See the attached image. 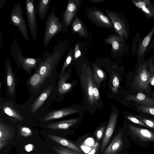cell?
<instances>
[{
    "mask_svg": "<svg viewBox=\"0 0 154 154\" xmlns=\"http://www.w3.org/2000/svg\"><path fill=\"white\" fill-rule=\"evenodd\" d=\"M92 66L93 77L97 86L99 88L100 83L105 78V74L103 70L96 65L93 64Z\"/></svg>",
    "mask_w": 154,
    "mask_h": 154,
    "instance_id": "cell-27",
    "label": "cell"
},
{
    "mask_svg": "<svg viewBox=\"0 0 154 154\" xmlns=\"http://www.w3.org/2000/svg\"><path fill=\"white\" fill-rule=\"evenodd\" d=\"M60 15L57 17L55 5H54L47 18L45 22L43 45L46 47L53 37L59 32L67 33L68 31L63 27L60 22Z\"/></svg>",
    "mask_w": 154,
    "mask_h": 154,
    "instance_id": "cell-3",
    "label": "cell"
},
{
    "mask_svg": "<svg viewBox=\"0 0 154 154\" xmlns=\"http://www.w3.org/2000/svg\"><path fill=\"white\" fill-rule=\"evenodd\" d=\"M81 83L89 104L93 106L94 103L93 88L94 80L92 70L89 66H82L80 76Z\"/></svg>",
    "mask_w": 154,
    "mask_h": 154,
    "instance_id": "cell-7",
    "label": "cell"
},
{
    "mask_svg": "<svg viewBox=\"0 0 154 154\" xmlns=\"http://www.w3.org/2000/svg\"><path fill=\"white\" fill-rule=\"evenodd\" d=\"M125 41L116 33L109 35L104 39L106 44L111 45L112 52L120 56L128 53V46Z\"/></svg>",
    "mask_w": 154,
    "mask_h": 154,
    "instance_id": "cell-11",
    "label": "cell"
},
{
    "mask_svg": "<svg viewBox=\"0 0 154 154\" xmlns=\"http://www.w3.org/2000/svg\"><path fill=\"white\" fill-rule=\"evenodd\" d=\"M50 0H39L36 5V9L40 20L45 19L49 10Z\"/></svg>",
    "mask_w": 154,
    "mask_h": 154,
    "instance_id": "cell-24",
    "label": "cell"
},
{
    "mask_svg": "<svg viewBox=\"0 0 154 154\" xmlns=\"http://www.w3.org/2000/svg\"><path fill=\"white\" fill-rule=\"evenodd\" d=\"M5 68L7 74V86L9 93L12 95H13L15 91L14 77L10 60L5 55Z\"/></svg>",
    "mask_w": 154,
    "mask_h": 154,
    "instance_id": "cell-19",
    "label": "cell"
},
{
    "mask_svg": "<svg viewBox=\"0 0 154 154\" xmlns=\"http://www.w3.org/2000/svg\"><path fill=\"white\" fill-rule=\"evenodd\" d=\"M47 137L50 140L63 146L74 150L81 153V149L75 144L68 140L52 134H48Z\"/></svg>",
    "mask_w": 154,
    "mask_h": 154,
    "instance_id": "cell-21",
    "label": "cell"
},
{
    "mask_svg": "<svg viewBox=\"0 0 154 154\" xmlns=\"http://www.w3.org/2000/svg\"><path fill=\"white\" fill-rule=\"evenodd\" d=\"M106 13L116 31L125 41H128L130 35L128 20L123 14L118 12L106 10Z\"/></svg>",
    "mask_w": 154,
    "mask_h": 154,
    "instance_id": "cell-5",
    "label": "cell"
},
{
    "mask_svg": "<svg viewBox=\"0 0 154 154\" xmlns=\"http://www.w3.org/2000/svg\"><path fill=\"white\" fill-rule=\"evenodd\" d=\"M151 47L152 48H153L154 49V39H152L151 43Z\"/></svg>",
    "mask_w": 154,
    "mask_h": 154,
    "instance_id": "cell-47",
    "label": "cell"
},
{
    "mask_svg": "<svg viewBox=\"0 0 154 154\" xmlns=\"http://www.w3.org/2000/svg\"><path fill=\"white\" fill-rule=\"evenodd\" d=\"M152 18L154 19V16H153Z\"/></svg>",
    "mask_w": 154,
    "mask_h": 154,
    "instance_id": "cell-48",
    "label": "cell"
},
{
    "mask_svg": "<svg viewBox=\"0 0 154 154\" xmlns=\"http://www.w3.org/2000/svg\"><path fill=\"white\" fill-rule=\"evenodd\" d=\"M3 112L7 115L19 120H22L23 117L19 111L12 106L5 105L2 106Z\"/></svg>",
    "mask_w": 154,
    "mask_h": 154,
    "instance_id": "cell-28",
    "label": "cell"
},
{
    "mask_svg": "<svg viewBox=\"0 0 154 154\" xmlns=\"http://www.w3.org/2000/svg\"><path fill=\"white\" fill-rule=\"evenodd\" d=\"M154 34V25L148 35L141 41L137 50V60L136 64L143 62L150 49L152 48L151 43Z\"/></svg>",
    "mask_w": 154,
    "mask_h": 154,
    "instance_id": "cell-14",
    "label": "cell"
},
{
    "mask_svg": "<svg viewBox=\"0 0 154 154\" xmlns=\"http://www.w3.org/2000/svg\"><path fill=\"white\" fill-rule=\"evenodd\" d=\"M118 117V114L116 112H113L111 114L101 144L100 152L102 153L105 149L112 136L117 122Z\"/></svg>",
    "mask_w": 154,
    "mask_h": 154,
    "instance_id": "cell-15",
    "label": "cell"
},
{
    "mask_svg": "<svg viewBox=\"0 0 154 154\" xmlns=\"http://www.w3.org/2000/svg\"><path fill=\"white\" fill-rule=\"evenodd\" d=\"M44 81L41 75L36 71L31 77L29 84L33 90L38 89Z\"/></svg>",
    "mask_w": 154,
    "mask_h": 154,
    "instance_id": "cell-29",
    "label": "cell"
},
{
    "mask_svg": "<svg viewBox=\"0 0 154 154\" xmlns=\"http://www.w3.org/2000/svg\"><path fill=\"white\" fill-rule=\"evenodd\" d=\"M127 126L131 136L136 142H154V133L152 131L132 124H128Z\"/></svg>",
    "mask_w": 154,
    "mask_h": 154,
    "instance_id": "cell-10",
    "label": "cell"
},
{
    "mask_svg": "<svg viewBox=\"0 0 154 154\" xmlns=\"http://www.w3.org/2000/svg\"><path fill=\"white\" fill-rule=\"evenodd\" d=\"M20 132L23 137H27L31 135L32 134V131L29 128L22 126L20 128Z\"/></svg>",
    "mask_w": 154,
    "mask_h": 154,
    "instance_id": "cell-38",
    "label": "cell"
},
{
    "mask_svg": "<svg viewBox=\"0 0 154 154\" xmlns=\"http://www.w3.org/2000/svg\"><path fill=\"white\" fill-rule=\"evenodd\" d=\"M71 29L73 33L79 36L86 38L88 37L87 28L81 19L76 15L71 23Z\"/></svg>",
    "mask_w": 154,
    "mask_h": 154,
    "instance_id": "cell-18",
    "label": "cell"
},
{
    "mask_svg": "<svg viewBox=\"0 0 154 154\" xmlns=\"http://www.w3.org/2000/svg\"><path fill=\"white\" fill-rule=\"evenodd\" d=\"M54 149L57 154H82L74 150L59 145L54 146Z\"/></svg>",
    "mask_w": 154,
    "mask_h": 154,
    "instance_id": "cell-31",
    "label": "cell"
},
{
    "mask_svg": "<svg viewBox=\"0 0 154 154\" xmlns=\"http://www.w3.org/2000/svg\"><path fill=\"white\" fill-rule=\"evenodd\" d=\"M25 8L28 26L32 38H37V27L36 18V5L34 0H26Z\"/></svg>",
    "mask_w": 154,
    "mask_h": 154,
    "instance_id": "cell-8",
    "label": "cell"
},
{
    "mask_svg": "<svg viewBox=\"0 0 154 154\" xmlns=\"http://www.w3.org/2000/svg\"><path fill=\"white\" fill-rule=\"evenodd\" d=\"M86 14L88 19L98 26L115 29L109 19L100 10L95 8H88Z\"/></svg>",
    "mask_w": 154,
    "mask_h": 154,
    "instance_id": "cell-9",
    "label": "cell"
},
{
    "mask_svg": "<svg viewBox=\"0 0 154 154\" xmlns=\"http://www.w3.org/2000/svg\"><path fill=\"white\" fill-rule=\"evenodd\" d=\"M6 2L5 0H0V8H1L4 5Z\"/></svg>",
    "mask_w": 154,
    "mask_h": 154,
    "instance_id": "cell-44",
    "label": "cell"
},
{
    "mask_svg": "<svg viewBox=\"0 0 154 154\" xmlns=\"http://www.w3.org/2000/svg\"><path fill=\"white\" fill-rule=\"evenodd\" d=\"M122 131L119 132L102 154H116L122 150L123 147Z\"/></svg>",
    "mask_w": 154,
    "mask_h": 154,
    "instance_id": "cell-17",
    "label": "cell"
},
{
    "mask_svg": "<svg viewBox=\"0 0 154 154\" xmlns=\"http://www.w3.org/2000/svg\"><path fill=\"white\" fill-rule=\"evenodd\" d=\"M34 146L32 144H29L26 145L24 146L25 150L27 152L32 151L34 149Z\"/></svg>",
    "mask_w": 154,
    "mask_h": 154,
    "instance_id": "cell-41",
    "label": "cell"
},
{
    "mask_svg": "<svg viewBox=\"0 0 154 154\" xmlns=\"http://www.w3.org/2000/svg\"><path fill=\"white\" fill-rule=\"evenodd\" d=\"M5 142H0V150L5 146Z\"/></svg>",
    "mask_w": 154,
    "mask_h": 154,
    "instance_id": "cell-45",
    "label": "cell"
},
{
    "mask_svg": "<svg viewBox=\"0 0 154 154\" xmlns=\"http://www.w3.org/2000/svg\"><path fill=\"white\" fill-rule=\"evenodd\" d=\"M105 127L103 126L99 128L96 132L95 135L97 140H100L103 135Z\"/></svg>",
    "mask_w": 154,
    "mask_h": 154,
    "instance_id": "cell-39",
    "label": "cell"
},
{
    "mask_svg": "<svg viewBox=\"0 0 154 154\" xmlns=\"http://www.w3.org/2000/svg\"><path fill=\"white\" fill-rule=\"evenodd\" d=\"M126 102L154 107V98L145 93L130 90L125 97Z\"/></svg>",
    "mask_w": 154,
    "mask_h": 154,
    "instance_id": "cell-13",
    "label": "cell"
},
{
    "mask_svg": "<svg viewBox=\"0 0 154 154\" xmlns=\"http://www.w3.org/2000/svg\"><path fill=\"white\" fill-rule=\"evenodd\" d=\"M78 110L73 108H66L51 112L45 116L42 120L44 122L61 118L66 116L77 112Z\"/></svg>",
    "mask_w": 154,
    "mask_h": 154,
    "instance_id": "cell-20",
    "label": "cell"
},
{
    "mask_svg": "<svg viewBox=\"0 0 154 154\" xmlns=\"http://www.w3.org/2000/svg\"><path fill=\"white\" fill-rule=\"evenodd\" d=\"M78 120L77 119H72L52 123L48 125L47 127L48 128L52 129H66L76 124Z\"/></svg>",
    "mask_w": 154,
    "mask_h": 154,
    "instance_id": "cell-23",
    "label": "cell"
},
{
    "mask_svg": "<svg viewBox=\"0 0 154 154\" xmlns=\"http://www.w3.org/2000/svg\"><path fill=\"white\" fill-rule=\"evenodd\" d=\"M12 136L9 128L4 124L1 119L0 123V142L5 143Z\"/></svg>",
    "mask_w": 154,
    "mask_h": 154,
    "instance_id": "cell-30",
    "label": "cell"
},
{
    "mask_svg": "<svg viewBox=\"0 0 154 154\" xmlns=\"http://www.w3.org/2000/svg\"><path fill=\"white\" fill-rule=\"evenodd\" d=\"M97 86L95 81H94L93 88V94L94 103L96 105H98V101L99 98V92Z\"/></svg>",
    "mask_w": 154,
    "mask_h": 154,
    "instance_id": "cell-37",
    "label": "cell"
},
{
    "mask_svg": "<svg viewBox=\"0 0 154 154\" xmlns=\"http://www.w3.org/2000/svg\"><path fill=\"white\" fill-rule=\"evenodd\" d=\"M125 117L128 120L133 123L148 128L139 119L134 116L133 113H129L126 114Z\"/></svg>",
    "mask_w": 154,
    "mask_h": 154,
    "instance_id": "cell-35",
    "label": "cell"
},
{
    "mask_svg": "<svg viewBox=\"0 0 154 154\" xmlns=\"http://www.w3.org/2000/svg\"><path fill=\"white\" fill-rule=\"evenodd\" d=\"M81 55V52L80 49L79 45L77 44L75 45L74 49L73 59L74 60H76Z\"/></svg>",
    "mask_w": 154,
    "mask_h": 154,
    "instance_id": "cell-40",
    "label": "cell"
},
{
    "mask_svg": "<svg viewBox=\"0 0 154 154\" xmlns=\"http://www.w3.org/2000/svg\"><path fill=\"white\" fill-rule=\"evenodd\" d=\"M10 52L17 66L21 67L30 74L32 72V69L33 68L37 69L42 61V58L40 57H24L18 42L14 43L12 44Z\"/></svg>",
    "mask_w": 154,
    "mask_h": 154,
    "instance_id": "cell-4",
    "label": "cell"
},
{
    "mask_svg": "<svg viewBox=\"0 0 154 154\" xmlns=\"http://www.w3.org/2000/svg\"><path fill=\"white\" fill-rule=\"evenodd\" d=\"M105 0H90V1L93 3H99L105 1Z\"/></svg>",
    "mask_w": 154,
    "mask_h": 154,
    "instance_id": "cell-43",
    "label": "cell"
},
{
    "mask_svg": "<svg viewBox=\"0 0 154 154\" xmlns=\"http://www.w3.org/2000/svg\"><path fill=\"white\" fill-rule=\"evenodd\" d=\"M133 114L139 119L148 128L154 129V119L141 115L133 113Z\"/></svg>",
    "mask_w": 154,
    "mask_h": 154,
    "instance_id": "cell-33",
    "label": "cell"
},
{
    "mask_svg": "<svg viewBox=\"0 0 154 154\" xmlns=\"http://www.w3.org/2000/svg\"><path fill=\"white\" fill-rule=\"evenodd\" d=\"M23 10L19 2L16 3L13 7L9 15L10 23L17 27L25 39L29 41L27 31V26L23 18Z\"/></svg>",
    "mask_w": 154,
    "mask_h": 154,
    "instance_id": "cell-6",
    "label": "cell"
},
{
    "mask_svg": "<svg viewBox=\"0 0 154 154\" xmlns=\"http://www.w3.org/2000/svg\"><path fill=\"white\" fill-rule=\"evenodd\" d=\"M151 75L150 85L154 87V57L146 59Z\"/></svg>",
    "mask_w": 154,
    "mask_h": 154,
    "instance_id": "cell-34",
    "label": "cell"
},
{
    "mask_svg": "<svg viewBox=\"0 0 154 154\" xmlns=\"http://www.w3.org/2000/svg\"><path fill=\"white\" fill-rule=\"evenodd\" d=\"M130 90L149 95L152 91L151 75L146 59L139 64H136L134 70L130 73Z\"/></svg>",
    "mask_w": 154,
    "mask_h": 154,
    "instance_id": "cell-2",
    "label": "cell"
},
{
    "mask_svg": "<svg viewBox=\"0 0 154 154\" xmlns=\"http://www.w3.org/2000/svg\"><path fill=\"white\" fill-rule=\"evenodd\" d=\"M74 50V49L72 48L69 49L64 62L59 76L65 73L64 72L66 69L71 63L73 58Z\"/></svg>",
    "mask_w": 154,
    "mask_h": 154,
    "instance_id": "cell-32",
    "label": "cell"
},
{
    "mask_svg": "<svg viewBox=\"0 0 154 154\" xmlns=\"http://www.w3.org/2000/svg\"><path fill=\"white\" fill-rule=\"evenodd\" d=\"M69 73L65 72L59 76L58 82V90L60 94H63L69 91L72 87L71 83H66L69 77Z\"/></svg>",
    "mask_w": 154,
    "mask_h": 154,
    "instance_id": "cell-26",
    "label": "cell"
},
{
    "mask_svg": "<svg viewBox=\"0 0 154 154\" xmlns=\"http://www.w3.org/2000/svg\"><path fill=\"white\" fill-rule=\"evenodd\" d=\"M112 90L116 93L118 90L120 85V81L119 77L116 75H114L112 78Z\"/></svg>",
    "mask_w": 154,
    "mask_h": 154,
    "instance_id": "cell-36",
    "label": "cell"
},
{
    "mask_svg": "<svg viewBox=\"0 0 154 154\" xmlns=\"http://www.w3.org/2000/svg\"><path fill=\"white\" fill-rule=\"evenodd\" d=\"M69 43L67 40L60 42L55 46L51 53L48 51L44 53L42 61L36 71L41 75L44 81L56 69Z\"/></svg>",
    "mask_w": 154,
    "mask_h": 154,
    "instance_id": "cell-1",
    "label": "cell"
},
{
    "mask_svg": "<svg viewBox=\"0 0 154 154\" xmlns=\"http://www.w3.org/2000/svg\"><path fill=\"white\" fill-rule=\"evenodd\" d=\"M52 87H48L40 95L31 106V113L36 112L42 105L51 93Z\"/></svg>",
    "mask_w": 154,
    "mask_h": 154,
    "instance_id": "cell-25",
    "label": "cell"
},
{
    "mask_svg": "<svg viewBox=\"0 0 154 154\" xmlns=\"http://www.w3.org/2000/svg\"><path fill=\"white\" fill-rule=\"evenodd\" d=\"M149 95L154 98V91H152Z\"/></svg>",
    "mask_w": 154,
    "mask_h": 154,
    "instance_id": "cell-46",
    "label": "cell"
},
{
    "mask_svg": "<svg viewBox=\"0 0 154 154\" xmlns=\"http://www.w3.org/2000/svg\"><path fill=\"white\" fill-rule=\"evenodd\" d=\"M133 5L149 19L154 15V3L149 0H131Z\"/></svg>",
    "mask_w": 154,
    "mask_h": 154,
    "instance_id": "cell-16",
    "label": "cell"
},
{
    "mask_svg": "<svg viewBox=\"0 0 154 154\" xmlns=\"http://www.w3.org/2000/svg\"><path fill=\"white\" fill-rule=\"evenodd\" d=\"M130 107L139 114L154 119V107L130 103Z\"/></svg>",
    "mask_w": 154,
    "mask_h": 154,
    "instance_id": "cell-22",
    "label": "cell"
},
{
    "mask_svg": "<svg viewBox=\"0 0 154 154\" xmlns=\"http://www.w3.org/2000/svg\"><path fill=\"white\" fill-rule=\"evenodd\" d=\"M99 146V143L97 142H96L94 146L93 149L88 154H94L96 152L97 148Z\"/></svg>",
    "mask_w": 154,
    "mask_h": 154,
    "instance_id": "cell-42",
    "label": "cell"
},
{
    "mask_svg": "<svg viewBox=\"0 0 154 154\" xmlns=\"http://www.w3.org/2000/svg\"><path fill=\"white\" fill-rule=\"evenodd\" d=\"M81 3V0H68L65 12L63 13L61 23L64 28L68 31L69 27L78 11Z\"/></svg>",
    "mask_w": 154,
    "mask_h": 154,
    "instance_id": "cell-12",
    "label": "cell"
}]
</instances>
